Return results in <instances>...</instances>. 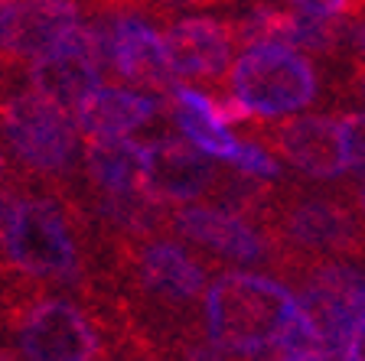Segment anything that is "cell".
<instances>
[{"instance_id": "cell-17", "label": "cell", "mask_w": 365, "mask_h": 361, "mask_svg": "<svg viewBox=\"0 0 365 361\" xmlns=\"http://www.w3.org/2000/svg\"><path fill=\"white\" fill-rule=\"evenodd\" d=\"M342 153H346V173H356L365 182V111L339 117Z\"/></svg>"}, {"instance_id": "cell-23", "label": "cell", "mask_w": 365, "mask_h": 361, "mask_svg": "<svg viewBox=\"0 0 365 361\" xmlns=\"http://www.w3.org/2000/svg\"><path fill=\"white\" fill-rule=\"evenodd\" d=\"M362 88H365V82H362Z\"/></svg>"}, {"instance_id": "cell-18", "label": "cell", "mask_w": 365, "mask_h": 361, "mask_svg": "<svg viewBox=\"0 0 365 361\" xmlns=\"http://www.w3.org/2000/svg\"><path fill=\"white\" fill-rule=\"evenodd\" d=\"M287 4L300 14L319 16V20H339L352 7V0H287Z\"/></svg>"}, {"instance_id": "cell-10", "label": "cell", "mask_w": 365, "mask_h": 361, "mask_svg": "<svg viewBox=\"0 0 365 361\" xmlns=\"http://www.w3.org/2000/svg\"><path fill=\"white\" fill-rule=\"evenodd\" d=\"M176 231L186 241L199 244V248L212 251V254L225 257L232 263H261L267 257V244L245 219H238L235 211L212 209V205H186L176 215Z\"/></svg>"}, {"instance_id": "cell-21", "label": "cell", "mask_w": 365, "mask_h": 361, "mask_svg": "<svg viewBox=\"0 0 365 361\" xmlns=\"http://www.w3.org/2000/svg\"><path fill=\"white\" fill-rule=\"evenodd\" d=\"M0 179H4V153H0Z\"/></svg>"}, {"instance_id": "cell-7", "label": "cell", "mask_w": 365, "mask_h": 361, "mask_svg": "<svg viewBox=\"0 0 365 361\" xmlns=\"http://www.w3.org/2000/svg\"><path fill=\"white\" fill-rule=\"evenodd\" d=\"M105 36L108 66L137 88L157 91L176 85V72L170 62L167 33H160L140 16H118L111 26L101 30Z\"/></svg>"}, {"instance_id": "cell-11", "label": "cell", "mask_w": 365, "mask_h": 361, "mask_svg": "<svg viewBox=\"0 0 365 361\" xmlns=\"http://www.w3.org/2000/svg\"><path fill=\"white\" fill-rule=\"evenodd\" d=\"M167 49L176 82L180 78H219L235 59V36L219 20L190 16L167 33Z\"/></svg>"}, {"instance_id": "cell-1", "label": "cell", "mask_w": 365, "mask_h": 361, "mask_svg": "<svg viewBox=\"0 0 365 361\" xmlns=\"http://www.w3.org/2000/svg\"><path fill=\"white\" fill-rule=\"evenodd\" d=\"M205 335L219 355L327 358L323 335L300 296L258 273H225L205 290Z\"/></svg>"}, {"instance_id": "cell-16", "label": "cell", "mask_w": 365, "mask_h": 361, "mask_svg": "<svg viewBox=\"0 0 365 361\" xmlns=\"http://www.w3.org/2000/svg\"><path fill=\"white\" fill-rule=\"evenodd\" d=\"M287 231L297 244L304 248H342L349 244L352 234H356V225L352 219L346 215L342 209L327 202H307L300 205L297 211H290V221H287Z\"/></svg>"}, {"instance_id": "cell-22", "label": "cell", "mask_w": 365, "mask_h": 361, "mask_svg": "<svg viewBox=\"0 0 365 361\" xmlns=\"http://www.w3.org/2000/svg\"><path fill=\"white\" fill-rule=\"evenodd\" d=\"M362 205H365V182H362Z\"/></svg>"}, {"instance_id": "cell-9", "label": "cell", "mask_w": 365, "mask_h": 361, "mask_svg": "<svg viewBox=\"0 0 365 361\" xmlns=\"http://www.w3.org/2000/svg\"><path fill=\"white\" fill-rule=\"evenodd\" d=\"M160 111V98L147 88H118V85H95L88 95L78 98L72 108L76 124L82 137H134L140 127H147Z\"/></svg>"}, {"instance_id": "cell-6", "label": "cell", "mask_w": 365, "mask_h": 361, "mask_svg": "<svg viewBox=\"0 0 365 361\" xmlns=\"http://www.w3.org/2000/svg\"><path fill=\"white\" fill-rule=\"evenodd\" d=\"M16 345L23 358L33 361H88L101 352L88 316L62 300L36 303L20 323Z\"/></svg>"}, {"instance_id": "cell-14", "label": "cell", "mask_w": 365, "mask_h": 361, "mask_svg": "<svg viewBox=\"0 0 365 361\" xmlns=\"http://www.w3.org/2000/svg\"><path fill=\"white\" fill-rule=\"evenodd\" d=\"M88 173L108 199L144 196V143L134 137H98L88 140Z\"/></svg>"}, {"instance_id": "cell-12", "label": "cell", "mask_w": 365, "mask_h": 361, "mask_svg": "<svg viewBox=\"0 0 365 361\" xmlns=\"http://www.w3.org/2000/svg\"><path fill=\"white\" fill-rule=\"evenodd\" d=\"M192 143L180 137L144 143V186L163 199H196L212 182V166Z\"/></svg>"}, {"instance_id": "cell-2", "label": "cell", "mask_w": 365, "mask_h": 361, "mask_svg": "<svg viewBox=\"0 0 365 361\" xmlns=\"http://www.w3.org/2000/svg\"><path fill=\"white\" fill-rule=\"evenodd\" d=\"M228 85L251 117L267 120L300 114L317 98V72L307 53L277 39L248 43V49L228 66Z\"/></svg>"}, {"instance_id": "cell-19", "label": "cell", "mask_w": 365, "mask_h": 361, "mask_svg": "<svg viewBox=\"0 0 365 361\" xmlns=\"http://www.w3.org/2000/svg\"><path fill=\"white\" fill-rule=\"evenodd\" d=\"M219 117L225 127H232V124H242V120L251 117V111L245 108V101L238 98V95H228V98H219Z\"/></svg>"}, {"instance_id": "cell-4", "label": "cell", "mask_w": 365, "mask_h": 361, "mask_svg": "<svg viewBox=\"0 0 365 361\" xmlns=\"http://www.w3.org/2000/svg\"><path fill=\"white\" fill-rule=\"evenodd\" d=\"M0 130L20 163L39 173H66L78 159V130L72 108L39 95L36 88L10 98L0 111Z\"/></svg>"}, {"instance_id": "cell-13", "label": "cell", "mask_w": 365, "mask_h": 361, "mask_svg": "<svg viewBox=\"0 0 365 361\" xmlns=\"http://www.w3.org/2000/svg\"><path fill=\"white\" fill-rule=\"evenodd\" d=\"M277 147L307 176L333 179L346 173V153H342L339 120L323 114H290V120L277 134Z\"/></svg>"}, {"instance_id": "cell-5", "label": "cell", "mask_w": 365, "mask_h": 361, "mask_svg": "<svg viewBox=\"0 0 365 361\" xmlns=\"http://www.w3.org/2000/svg\"><path fill=\"white\" fill-rule=\"evenodd\" d=\"M105 68V36H101V30L85 26L78 20L49 49L30 59V85L46 98L76 108L82 95L101 85Z\"/></svg>"}, {"instance_id": "cell-8", "label": "cell", "mask_w": 365, "mask_h": 361, "mask_svg": "<svg viewBox=\"0 0 365 361\" xmlns=\"http://www.w3.org/2000/svg\"><path fill=\"white\" fill-rule=\"evenodd\" d=\"M78 20L72 0H0V53L36 59Z\"/></svg>"}, {"instance_id": "cell-3", "label": "cell", "mask_w": 365, "mask_h": 361, "mask_svg": "<svg viewBox=\"0 0 365 361\" xmlns=\"http://www.w3.org/2000/svg\"><path fill=\"white\" fill-rule=\"evenodd\" d=\"M0 248L30 277L72 280L78 271L76 238L66 215L46 199L0 196Z\"/></svg>"}, {"instance_id": "cell-20", "label": "cell", "mask_w": 365, "mask_h": 361, "mask_svg": "<svg viewBox=\"0 0 365 361\" xmlns=\"http://www.w3.org/2000/svg\"><path fill=\"white\" fill-rule=\"evenodd\" d=\"M352 43H356V46H359V53L365 56V23H362V26H356V30H352Z\"/></svg>"}, {"instance_id": "cell-15", "label": "cell", "mask_w": 365, "mask_h": 361, "mask_svg": "<svg viewBox=\"0 0 365 361\" xmlns=\"http://www.w3.org/2000/svg\"><path fill=\"white\" fill-rule=\"evenodd\" d=\"M140 280L150 293L163 296V300L186 303L205 290V271L202 263L190 254L186 248L173 244V241H157L140 254Z\"/></svg>"}]
</instances>
